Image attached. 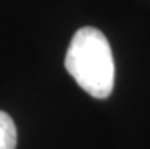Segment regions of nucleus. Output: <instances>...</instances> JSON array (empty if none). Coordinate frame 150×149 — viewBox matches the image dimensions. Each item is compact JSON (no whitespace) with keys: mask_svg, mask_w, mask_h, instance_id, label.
I'll return each instance as SVG.
<instances>
[{"mask_svg":"<svg viewBox=\"0 0 150 149\" xmlns=\"http://www.w3.org/2000/svg\"><path fill=\"white\" fill-rule=\"evenodd\" d=\"M17 128L14 120L5 111H0V149H15Z\"/></svg>","mask_w":150,"mask_h":149,"instance_id":"2","label":"nucleus"},{"mask_svg":"<svg viewBox=\"0 0 150 149\" xmlns=\"http://www.w3.org/2000/svg\"><path fill=\"white\" fill-rule=\"evenodd\" d=\"M65 68L83 91L96 99H106L112 93L115 66L108 38L91 26L81 28L65 55Z\"/></svg>","mask_w":150,"mask_h":149,"instance_id":"1","label":"nucleus"}]
</instances>
